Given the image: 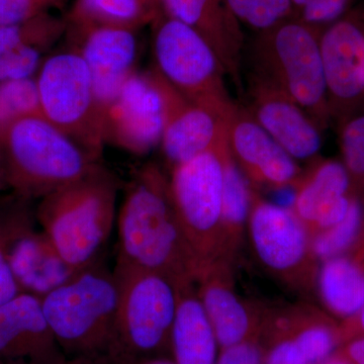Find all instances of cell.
<instances>
[{"label": "cell", "mask_w": 364, "mask_h": 364, "mask_svg": "<svg viewBox=\"0 0 364 364\" xmlns=\"http://www.w3.org/2000/svg\"><path fill=\"white\" fill-rule=\"evenodd\" d=\"M117 265L161 273L176 286L196 282L200 263L172 203L169 178L153 163L134 174L117 215Z\"/></svg>", "instance_id": "6da1fadb"}, {"label": "cell", "mask_w": 364, "mask_h": 364, "mask_svg": "<svg viewBox=\"0 0 364 364\" xmlns=\"http://www.w3.org/2000/svg\"><path fill=\"white\" fill-rule=\"evenodd\" d=\"M119 183L102 165L41 198L36 219L67 264L85 269L100 260L117 220Z\"/></svg>", "instance_id": "7a4b0ae2"}, {"label": "cell", "mask_w": 364, "mask_h": 364, "mask_svg": "<svg viewBox=\"0 0 364 364\" xmlns=\"http://www.w3.org/2000/svg\"><path fill=\"white\" fill-rule=\"evenodd\" d=\"M0 154L4 181L23 200H41L102 165L43 116L7 127L0 135Z\"/></svg>", "instance_id": "3957f363"}, {"label": "cell", "mask_w": 364, "mask_h": 364, "mask_svg": "<svg viewBox=\"0 0 364 364\" xmlns=\"http://www.w3.org/2000/svg\"><path fill=\"white\" fill-rule=\"evenodd\" d=\"M119 305L107 358L112 364H136L171 356V333L178 289L161 273L116 264Z\"/></svg>", "instance_id": "277c9868"}, {"label": "cell", "mask_w": 364, "mask_h": 364, "mask_svg": "<svg viewBox=\"0 0 364 364\" xmlns=\"http://www.w3.org/2000/svg\"><path fill=\"white\" fill-rule=\"evenodd\" d=\"M119 294L114 269L100 259L41 299L46 320L66 356L107 358Z\"/></svg>", "instance_id": "5b68a950"}, {"label": "cell", "mask_w": 364, "mask_h": 364, "mask_svg": "<svg viewBox=\"0 0 364 364\" xmlns=\"http://www.w3.org/2000/svg\"><path fill=\"white\" fill-rule=\"evenodd\" d=\"M255 61V80L284 93L314 117L326 119L327 87L315 28L289 18L260 33Z\"/></svg>", "instance_id": "8992f818"}, {"label": "cell", "mask_w": 364, "mask_h": 364, "mask_svg": "<svg viewBox=\"0 0 364 364\" xmlns=\"http://www.w3.org/2000/svg\"><path fill=\"white\" fill-rule=\"evenodd\" d=\"M151 25L155 70L184 97L226 121L235 105L214 49L193 28L163 13Z\"/></svg>", "instance_id": "52a82bcc"}, {"label": "cell", "mask_w": 364, "mask_h": 364, "mask_svg": "<svg viewBox=\"0 0 364 364\" xmlns=\"http://www.w3.org/2000/svg\"><path fill=\"white\" fill-rule=\"evenodd\" d=\"M42 116L100 158L105 145L102 111L90 69L74 48L48 57L36 76Z\"/></svg>", "instance_id": "ba28073f"}, {"label": "cell", "mask_w": 364, "mask_h": 364, "mask_svg": "<svg viewBox=\"0 0 364 364\" xmlns=\"http://www.w3.org/2000/svg\"><path fill=\"white\" fill-rule=\"evenodd\" d=\"M227 146L226 140L176 165L169 178L177 219L200 263V269L212 261L224 258L221 214Z\"/></svg>", "instance_id": "9c48e42d"}, {"label": "cell", "mask_w": 364, "mask_h": 364, "mask_svg": "<svg viewBox=\"0 0 364 364\" xmlns=\"http://www.w3.org/2000/svg\"><path fill=\"white\" fill-rule=\"evenodd\" d=\"M247 229L254 252L275 279L299 293L315 289L320 262L308 228L291 208L253 193Z\"/></svg>", "instance_id": "30bf717a"}, {"label": "cell", "mask_w": 364, "mask_h": 364, "mask_svg": "<svg viewBox=\"0 0 364 364\" xmlns=\"http://www.w3.org/2000/svg\"><path fill=\"white\" fill-rule=\"evenodd\" d=\"M105 144L145 155L161 143L163 105L152 72L135 71L102 114Z\"/></svg>", "instance_id": "8fae6325"}, {"label": "cell", "mask_w": 364, "mask_h": 364, "mask_svg": "<svg viewBox=\"0 0 364 364\" xmlns=\"http://www.w3.org/2000/svg\"><path fill=\"white\" fill-rule=\"evenodd\" d=\"M4 218L7 257L21 293L44 298L78 272L62 259L43 230L36 229V215L25 207L7 210Z\"/></svg>", "instance_id": "7c38bea8"}, {"label": "cell", "mask_w": 364, "mask_h": 364, "mask_svg": "<svg viewBox=\"0 0 364 364\" xmlns=\"http://www.w3.org/2000/svg\"><path fill=\"white\" fill-rule=\"evenodd\" d=\"M139 28L117 26H68L72 48L90 69L102 114L136 71Z\"/></svg>", "instance_id": "4fadbf2b"}, {"label": "cell", "mask_w": 364, "mask_h": 364, "mask_svg": "<svg viewBox=\"0 0 364 364\" xmlns=\"http://www.w3.org/2000/svg\"><path fill=\"white\" fill-rule=\"evenodd\" d=\"M151 72L163 105L160 146L172 168L227 140L223 117L184 97L155 69Z\"/></svg>", "instance_id": "5bb4252c"}, {"label": "cell", "mask_w": 364, "mask_h": 364, "mask_svg": "<svg viewBox=\"0 0 364 364\" xmlns=\"http://www.w3.org/2000/svg\"><path fill=\"white\" fill-rule=\"evenodd\" d=\"M232 263L221 258L203 265L195 282L220 349L260 335L264 310L244 301L237 293Z\"/></svg>", "instance_id": "9a60e30c"}, {"label": "cell", "mask_w": 364, "mask_h": 364, "mask_svg": "<svg viewBox=\"0 0 364 364\" xmlns=\"http://www.w3.org/2000/svg\"><path fill=\"white\" fill-rule=\"evenodd\" d=\"M226 129L230 151L250 183L273 191L296 186L301 173L296 160L249 112L235 105L227 117Z\"/></svg>", "instance_id": "2e32d148"}, {"label": "cell", "mask_w": 364, "mask_h": 364, "mask_svg": "<svg viewBox=\"0 0 364 364\" xmlns=\"http://www.w3.org/2000/svg\"><path fill=\"white\" fill-rule=\"evenodd\" d=\"M64 356L40 298L21 293L0 306V364H54Z\"/></svg>", "instance_id": "e0dca14e"}, {"label": "cell", "mask_w": 364, "mask_h": 364, "mask_svg": "<svg viewBox=\"0 0 364 364\" xmlns=\"http://www.w3.org/2000/svg\"><path fill=\"white\" fill-rule=\"evenodd\" d=\"M253 80L251 117L294 160L316 156L322 140L306 112L280 91Z\"/></svg>", "instance_id": "ac0fdd59"}, {"label": "cell", "mask_w": 364, "mask_h": 364, "mask_svg": "<svg viewBox=\"0 0 364 364\" xmlns=\"http://www.w3.org/2000/svg\"><path fill=\"white\" fill-rule=\"evenodd\" d=\"M161 13L181 21L207 41L226 74L239 79L243 33L227 0H159Z\"/></svg>", "instance_id": "d6986e66"}, {"label": "cell", "mask_w": 364, "mask_h": 364, "mask_svg": "<svg viewBox=\"0 0 364 364\" xmlns=\"http://www.w3.org/2000/svg\"><path fill=\"white\" fill-rule=\"evenodd\" d=\"M327 95L340 105L355 102L364 92V32L341 21L320 38Z\"/></svg>", "instance_id": "ffe728a7"}, {"label": "cell", "mask_w": 364, "mask_h": 364, "mask_svg": "<svg viewBox=\"0 0 364 364\" xmlns=\"http://www.w3.org/2000/svg\"><path fill=\"white\" fill-rule=\"evenodd\" d=\"M67 32V23L47 11L20 25L0 28V82L33 78L43 56Z\"/></svg>", "instance_id": "44dd1931"}, {"label": "cell", "mask_w": 364, "mask_h": 364, "mask_svg": "<svg viewBox=\"0 0 364 364\" xmlns=\"http://www.w3.org/2000/svg\"><path fill=\"white\" fill-rule=\"evenodd\" d=\"M178 304L171 333L176 364H215L220 346L196 293L195 282L177 286Z\"/></svg>", "instance_id": "7402d4cb"}, {"label": "cell", "mask_w": 364, "mask_h": 364, "mask_svg": "<svg viewBox=\"0 0 364 364\" xmlns=\"http://www.w3.org/2000/svg\"><path fill=\"white\" fill-rule=\"evenodd\" d=\"M352 181L343 163L325 160L314 165L296 186L293 212L310 234L321 217L351 193Z\"/></svg>", "instance_id": "603a6c76"}, {"label": "cell", "mask_w": 364, "mask_h": 364, "mask_svg": "<svg viewBox=\"0 0 364 364\" xmlns=\"http://www.w3.org/2000/svg\"><path fill=\"white\" fill-rule=\"evenodd\" d=\"M315 289L335 317L353 318L364 306V268L349 254L326 260L318 267Z\"/></svg>", "instance_id": "cb8c5ba5"}, {"label": "cell", "mask_w": 364, "mask_h": 364, "mask_svg": "<svg viewBox=\"0 0 364 364\" xmlns=\"http://www.w3.org/2000/svg\"><path fill=\"white\" fill-rule=\"evenodd\" d=\"M250 182L235 161L229 145L224 152V186L222 196V238L225 259L233 261L247 228L252 205Z\"/></svg>", "instance_id": "d4e9b609"}, {"label": "cell", "mask_w": 364, "mask_h": 364, "mask_svg": "<svg viewBox=\"0 0 364 364\" xmlns=\"http://www.w3.org/2000/svg\"><path fill=\"white\" fill-rule=\"evenodd\" d=\"M161 13L159 0H75L68 26H117L140 28Z\"/></svg>", "instance_id": "484cf974"}, {"label": "cell", "mask_w": 364, "mask_h": 364, "mask_svg": "<svg viewBox=\"0 0 364 364\" xmlns=\"http://www.w3.org/2000/svg\"><path fill=\"white\" fill-rule=\"evenodd\" d=\"M363 223V203L358 196L353 195L343 221L313 235L312 250L318 262L350 253L360 238Z\"/></svg>", "instance_id": "4316f807"}, {"label": "cell", "mask_w": 364, "mask_h": 364, "mask_svg": "<svg viewBox=\"0 0 364 364\" xmlns=\"http://www.w3.org/2000/svg\"><path fill=\"white\" fill-rule=\"evenodd\" d=\"M42 116L35 78L0 82V135L14 122L26 117Z\"/></svg>", "instance_id": "83f0119b"}, {"label": "cell", "mask_w": 364, "mask_h": 364, "mask_svg": "<svg viewBox=\"0 0 364 364\" xmlns=\"http://www.w3.org/2000/svg\"><path fill=\"white\" fill-rule=\"evenodd\" d=\"M227 4L241 25L259 33L272 30L294 14L291 0H227Z\"/></svg>", "instance_id": "f1b7e54d"}, {"label": "cell", "mask_w": 364, "mask_h": 364, "mask_svg": "<svg viewBox=\"0 0 364 364\" xmlns=\"http://www.w3.org/2000/svg\"><path fill=\"white\" fill-rule=\"evenodd\" d=\"M345 167L352 184H364V116L352 119L345 126L341 138Z\"/></svg>", "instance_id": "f546056e"}, {"label": "cell", "mask_w": 364, "mask_h": 364, "mask_svg": "<svg viewBox=\"0 0 364 364\" xmlns=\"http://www.w3.org/2000/svg\"><path fill=\"white\" fill-rule=\"evenodd\" d=\"M265 347L260 336L220 349L215 364H263Z\"/></svg>", "instance_id": "4dcf8cb0"}, {"label": "cell", "mask_w": 364, "mask_h": 364, "mask_svg": "<svg viewBox=\"0 0 364 364\" xmlns=\"http://www.w3.org/2000/svg\"><path fill=\"white\" fill-rule=\"evenodd\" d=\"M47 9L42 0H0V28L26 23Z\"/></svg>", "instance_id": "1f68e13d"}, {"label": "cell", "mask_w": 364, "mask_h": 364, "mask_svg": "<svg viewBox=\"0 0 364 364\" xmlns=\"http://www.w3.org/2000/svg\"><path fill=\"white\" fill-rule=\"evenodd\" d=\"M263 344L265 347L263 364H309L298 343L289 337H277Z\"/></svg>", "instance_id": "d6a6232c"}, {"label": "cell", "mask_w": 364, "mask_h": 364, "mask_svg": "<svg viewBox=\"0 0 364 364\" xmlns=\"http://www.w3.org/2000/svg\"><path fill=\"white\" fill-rule=\"evenodd\" d=\"M349 0H311L299 14L298 20L313 26L324 25L338 18Z\"/></svg>", "instance_id": "836d02e7"}, {"label": "cell", "mask_w": 364, "mask_h": 364, "mask_svg": "<svg viewBox=\"0 0 364 364\" xmlns=\"http://www.w3.org/2000/svg\"><path fill=\"white\" fill-rule=\"evenodd\" d=\"M21 293L20 286L14 277L7 257L6 223L4 213H0V306L16 298Z\"/></svg>", "instance_id": "e575fe53"}, {"label": "cell", "mask_w": 364, "mask_h": 364, "mask_svg": "<svg viewBox=\"0 0 364 364\" xmlns=\"http://www.w3.org/2000/svg\"><path fill=\"white\" fill-rule=\"evenodd\" d=\"M340 331L343 343L364 336V306L353 318L343 321L342 325H340Z\"/></svg>", "instance_id": "d590c367"}, {"label": "cell", "mask_w": 364, "mask_h": 364, "mask_svg": "<svg viewBox=\"0 0 364 364\" xmlns=\"http://www.w3.org/2000/svg\"><path fill=\"white\" fill-rule=\"evenodd\" d=\"M341 351L352 364H364V336L349 340Z\"/></svg>", "instance_id": "8d00e7d4"}, {"label": "cell", "mask_w": 364, "mask_h": 364, "mask_svg": "<svg viewBox=\"0 0 364 364\" xmlns=\"http://www.w3.org/2000/svg\"><path fill=\"white\" fill-rule=\"evenodd\" d=\"M349 255H351L364 268V234L360 235L355 247L352 249Z\"/></svg>", "instance_id": "74e56055"}, {"label": "cell", "mask_w": 364, "mask_h": 364, "mask_svg": "<svg viewBox=\"0 0 364 364\" xmlns=\"http://www.w3.org/2000/svg\"><path fill=\"white\" fill-rule=\"evenodd\" d=\"M322 364H352L350 360L345 356L341 349H339L336 353L333 354L331 358L327 359L324 363Z\"/></svg>", "instance_id": "f35d334b"}, {"label": "cell", "mask_w": 364, "mask_h": 364, "mask_svg": "<svg viewBox=\"0 0 364 364\" xmlns=\"http://www.w3.org/2000/svg\"><path fill=\"white\" fill-rule=\"evenodd\" d=\"M136 364H176L170 355L156 356V358L145 359Z\"/></svg>", "instance_id": "ab89813d"}, {"label": "cell", "mask_w": 364, "mask_h": 364, "mask_svg": "<svg viewBox=\"0 0 364 364\" xmlns=\"http://www.w3.org/2000/svg\"><path fill=\"white\" fill-rule=\"evenodd\" d=\"M291 4H293L294 14L301 13L304 9L309 4H310L311 0H291Z\"/></svg>", "instance_id": "60d3db41"}, {"label": "cell", "mask_w": 364, "mask_h": 364, "mask_svg": "<svg viewBox=\"0 0 364 364\" xmlns=\"http://www.w3.org/2000/svg\"><path fill=\"white\" fill-rule=\"evenodd\" d=\"M43 2L49 7L50 6H53V4H57V2L59 1V0H42Z\"/></svg>", "instance_id": "b9f144b4"}, {"label": "cell", "mask_w": 364, "mask_h": 364, "mask_svg": "<svg viewBox=\"0 0 364 364\" xmlns=\"http://www.w3.org/2000/svg\"><path fill=\"white\" fill-rule=\"evenodd\" d=\"M4 181V171H2L1 154H0V181Z\"/></svg>", "instance_id": "7bdbcfd3"}, {"label": "cell", "mask_w": 364, "mask_h": 364, "mask_svg": "<svg viewBox=\"0 0 364 364\" xmlns=\"http://www.w3.org/2000/svg\"><path fill=\"white\" fill-rule=\"evenodd\" d=\"M361 234H364V223H363V232H361Z\"/></svg>", "instance_id": "ee69618b"}]
</instances>
